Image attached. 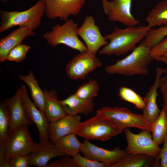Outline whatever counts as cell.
<instances>
[{"instance_id": "1", "label": "cell", "mask_w": 167, "mask_h": 167, "mask_svg": "<svg viewBox=\"0 0 167 167\" xmlns=\"http://www.w3.org/2000/svg\"><path fill=\"white\" fill-rule=\"evenodd\" d=\"M151 29L148 26L128 27L124 29L116 27L111 33L105 36L109 41L99 53L108 56L125 54L132 51L136 45L144 39Z\"/></svg>"}, {"instance_id": "2", "label": "cell", "mask_w": 167, "mask_h": 167, "mask_svg": "<svg viewBox=\"0 0 167 167\" xmlns=\"http://www.w3.org/2000/svg\"><path fill=\"white\" fill-rule=\"evenodd\" d=\"M150 49L143 41L126 57L117 60L114 64L106 66L105 72L109 74L126 76L148 75V66L154 59Z\"/></svg>"}, {"instance_id": "3", "label": "cell", "mask_w": 167, "mask_h": 167, "mask_svg": "<svg viewBox=\"0 0 167 167\" xmlns=\"http://www.w3.org/2000/svg\"><path fill=\"white\" fill-rule=\"evenodd\" d=\"M45 10L44 0H39L32 7L24 11L1 10L0 32L16 26L25 27L35 30L40 26Z\"/></svg>"}, {"instance_id": "4", "label": "cell", "mask_w": 167, "mask_h": 167, "mask_svg": "<svg viewBox=\"0 0 167 167\" xmlns=\"http://www.w3.org/2000/svg\"><path fill=\"white\" fill-rule=\"evenodd\" d=\"M123 131L104 116L96 113L93 117L80 122L74 133L86 140L104 141L121 134Z\"/></svg>"}, {"instance_id": "5", "label": "cell", "mask_w": 167, "mask_h": 167, "mask_svg": "<svg viewBox=\"0 0 167 167\" xmlns=\"http://www.w3.org/2000/svg\"><path fill=\"white\" fill-rule=\"evenodd\" d=\"M78 25L72 19H69L62 25L58 24L53 26L51 31L45 33L43 36L53 47L63 44L80 53L88 52L86 45L78 36Z\"/></svg>"}, {"instance_id": "6", "label": "cell", "mask_w": 167, "mask_h": 167, "mask_svg": "<svg viewBox=\"0 0 167 167\" xmlns=\"http://www.w3.org/2000/svg\"><path fill=\"white\" fill-rule=\"evenodd\" d=\"M96 113L108 118L115 126L123 130L128 127H135L151 132L152 124L146 120L142 114L134 113L123 107H102Z\"/></svg>"}, {"instance_id": "7", "label": "cell", "mask_w": 167, "mask_h": 167, "mask_svg": "<svg viewBox=\"0 0 167 167\" xmlns=\"http://www.w3.org/2000/svg\"><path fill=\"white\" fill-rule=\"evenodd\" d=\"M28 125H22L10 134L0 147L3 149L7 160L18 155H29L36 148L38 144L32 138Z\"/></svg>"}, {"instance_id": "8", "label": "cell", "mask_w": 167, "mask_h": 167, "mask_svg": "<svg viewBox=\"0 0 167 167\" xmlns=\"http://www.w3.org/2000/svg\"><path fill=\"white\" fill-rule=\"evenodd\" d=\"M123 131L127 143L125 150L127 154H145L157 158L161 148L153 141L151 132L142 130L139 134H135L128 128Z\"/></svg>"}, {"instance_id": "9", "label": "cell", "mask_w": 167, "mask_h": 167, "mask_svg": "<svg viewBox=\"0 0 167 167\" xmlns=\"http://www.w3.org/2000/svg\"><path fill=\"white\" fill-rule=\"evenodd\" d=\"M101 62L88 52L80 53L67 64L65 73L70 79H83L90 72L102 66Z\"/></svg>"}, {"instance_id": "10", "label": "cell", "mask_w": 167, "mask_h": 167, "mask_svg": "<svg viewBox=\"0 0 167 167\" xmlns=\"http://www.w3.org/2000/svg\"><path fill=\"white\" fill-rule=\"evenodd\" d=\"M81 152L84 156L103 163L107 167H111L128 155L125 150L120 149L119 146L109 150L98 147L86 139L83 143Z\"/></svg>"}, {"instance_id": "11", "label": "cell", "mask_w": 167, "mask_h": 167, "mask_svg": "<svg viewBox=\"0 0 167 167\" xmlns=\"http://www.w3.org/2000/svg\"><path fill=\"white\" fill-rule=\"evenodd\" d=\"M45 5V14L51 19L58 17L67 21L69 17H75L80 13L86 0H44Z\"/></svg>"}, {"instance_id": "12", "label": "cell", "mask_w": 167, "mask_h": 167, "mask_svg": "<svg viewBox=\"0 0 167 167\" xmlns=\"http://www.w3.org/2000/svg\"><path fill=\"white\" fill-rule=\"evenodd\" d=\"M77 34L85 43L88 52L95 56L101 47L109 43L102 35L92 16L85 17L81 26L78 28Z\"/></svg>"}, {"instance_id": "13", "label": "cell", "mask_w": 167, "mask_h": 167, "mask_svg": "<svg viewBox=\"0 0 167 167\" xmlns=\"http://www.w3.org/2000/svg\"><path fill=\"white\" fill-rule=\"evenodd\" d=\"M21 87L22 102L26 114L29 120L38 129L40 142L49 141L50 122L44 113L41 111L31 100L25 86L22 85Z\"/></svg>"}, {"instance_id": "14", "label": "cell", "mask_w": 167, "mask_h": 167, "mask_svg": "<svg viewBox=\"0 0 167 167\" xmlns=\"http://www.w3.org/2000/svg\"><path fill=\"white\" fill-rule=\"evenodd\" d=\"M132 0H113L102 2L104 12L109 20L119 22L128 26L136 25L139 21L131 13Z\"/></svg>"}, {"instance_id": "15", "label": "cell", "mask_w": 167, "mask_h": 167, "mask_svg": "<svg viewBox=\"0 0 167 167\" xmlns=\"http://www.w3.org/2000/svg\"><path fill=\"white\" fill-rule=\"evenodd\" d=\"M22 93L21 87L13 96L4 101L10 114L9 135L21 125H31L32 123L26 114L22 102Z\"/></svg>"}, {"instance_id": "16", "label": "cell", "mask_w": 167, "mask_h": 167, "mask_svg": "<svg viewBox=\"0 0 167 167\" xmlns=\"http://www.w3.org/2000/svg\"><path fill=\"white\" fill-rule=\"evenodd\" d=\"M163 73L164 69L159 67L156 68L154 83L151 86L143 98L145 106L143 110L142 114L146 120L152 124L157 119L161 111L158 107L156 100L159 96L157 90L159 88L160 79Z\"/></svg>"}, {"instance_id": "17", "label": "cell", "mask_w": 167, "mask_h": 167, "mask_svg": "<svg viewBox=\"0 0 167 167\" xmlns=\"http://www.w3.org/2000/svg\"><path fill=\"white\" fill-rule=\"evenodd\" d=\"M81 117L66 114L54 121L50 122L49 140L54 144L58 139L74 133L79 125Z\"/></svg>"}, {"instance_id": "18", "label": "cell", "mask_w": 167, "mask_h": 167, "mask_svg": "<svg viewBox=\"0 0 167 167\" xmlns=\"http://www.w3.org/2000/svg\"><path fill=\"white\" fill-rule=\"evenodd\" d=\"M60 156H68L58 150L50 140L40 142L35 149L28 155L29 163L37 167H47L50 160Z\"/></svg>"}, {"instance_id": "19", "label": "cell", "mask_w": 167, "mask_h": 167, "mask_svg": "<svg viewBox=\"0 0 167 167\" xmlns=\"http://www.w3.org/2000/svg\"><path fill=\"white\" fill-rule=\"evenodd\" d=\"M33 31L25 27H19L8 35L0 39V62L6 60L9 52L17 45L22 43L26 37L34 36Z\"/></svg>"}, {"instance_id": "20", "label": "cell", "mask_w": 167, "mask_h": 167, "mask_svg": "<svg viewBox=\"0 0 167 167\" xmlns=\"http://www.w3.org/2000/svg\"><path fill=\"white\" fill-rule=\"evenodd\" d=\"M58 101L66 114L75 115L80 113L88 115L93 111L94 106L93 99H83L74 94Z\"/></svg>"}, {"instance_id": "21", "label": "cell", "mask_w": 167, "mask_h": 167, "mask_svg": "<svg viewBox=\"0 0 167 167\" xmlns=\"http://www.w3.org/2000/svg\"><path fill=\"white\" fill-rule=\"evenodd\" d=\"M45 97L44 113L50 122L56 121L66 115L59 103L56 91L53 89L43 91Z\"/></svg>"}, {"instance_id": "22", "label": "cell", "mask_w": 167, "mask_h": 167, "mask_svg": "<svg viewBox=\"0 0 167 167\" xmlns=\"http://www.w3.org/2000/svg\"><path fill=\"white\" fill-rule=\"evenodd\" d=\"M154 159L145 154H128L111 167H160V163Z\"/></svg>"}, {"instance_id": "23", "label": "cell", "mask_w": 167, "mask_h": 167, "mask_svg": "<svg viewBox=\"0 0 167 167\" xmlns=\"http://www.w3.org/2000/svg\"><path fill=\"white\" fill-rule=\"evenodd\" d=\"M73 133L60 138L54 144L57 149L68 156L73 157L81 152L83 143Z\"/></svg>"}, {"instance_id": "24", "label": "cell", "mask_w": 167, "mask_h": 167, "mask_svg": "<svg viewBox=\"0 0 167 167\" xmlns=\"http://www.w3.org/2000/svg\"><path fill=\"white\" fill-rule=\"evenodd\" d=\"M19 77L29 88L33 101L36 107L44 113L45 104L44 92L40 87L32 71L29 70L27 75H19Z\"/></svg>"}, {"instance_id": "25", "label": "cell", "mask_w": 167, "mask_h": 167, "mask_svg": "<svg viewBox=\"0 0 167 167\" xmlns=\"http://www.w3.org/2000/svg\"><path fill=\"white\" fill-rule=\"evenodd\" d=\"M145 20L151 28L167 25V0L158 2L151 10Z\"/></svg>"}, {"instance_id": "26", "label": "cell", "mask_w": 167, "mask_h": 167, "mask_svg": "<svg viewBox=\"0 0 167 167\" xmlns=\"http://www.w3.org/2000/svg\"><path fill=\"white\" fill-rule=\"evenodd\" d=\"M152 139L158 146L164 141L167 135V115L162 108L157 119L152 125Z\"/></svg>"}, {"instance_id": "27", "label": "cell", "mask_w": 167, "mask_h": 167, "mask_svg": "<svg viewBox=\"0 0 167 167\" xmlns=\"http://www.w3.org/2000/svg\"><path fill=\"white\" fill-rule=\"evenodd\" d=\"M100 89V87L97 81L94 79H91L79 86L74 94L83 99H92L98 96Z\"/></svg>"}, {"instance_id": "28", "label": "cell", "mask_w": 167, "mask_h": 167, "mask_svg": "<svg viewBox=\"0 0 167 167\" xmlns=\"http://www.w3.org/2000/svg\"><path fill=\"white\" fill-rule=\"evenodd\" d=\"M118 96L121 99L134 105L138 109L143 110L145 107L143 98L129 88L124 86L120 87Z\"/></svg>"}, {"instance_id": "29", "label": "cell", "mask_w": 167, "mask_h": 167, "mask_svg": "<svg viewBox=\"0 0 167 167\" xmlns=\"http://www.w3.org/2000/svg\"><path fill=\"white\" fill-rule=\"evenodd\" d=\"M167 36V25L161 26L157 28H151L143 42L151 49Z\"/></svg>"}, {"instance_id": "30", "label": "cell", "mask_w": 167, "mask_h": 167, "mask_svg": "<svg viewBox=\"0 0 167 167\" xmlns=\"http://www.w3.org/2000/svg\"><path fill=\"white\" fill-rule=\"evenodd\" d=\"M10 123L9 111L4 101L2 102L0 104V143L9 135Z\"/></svg>"}, {"instance_id": "31", "label": "cell", "mask_w": 167, "mask_h": 167, "mask_svg": "<svg viewBox=\"0 0 167 167\" xmlns=\"http://www.w3.org/2000/svg\"><path fill=\"white\" fill-rule=\"evenodd\" d=\"M31 46L29 45L20 43L9 52L6 56V60L18 63L21 62L24 60Z\"/></svg>"}, {"instance_id": "32", "label": "cell", "mask_w": 167, "mask_h": 167, "mask_svg": "<svg viewBox=\"0 0 167 167\" xmlns=\"http://www.w3.org/2000/svg\"><path fill=\"white\" fill-rule=\"evenodd\" d=\"M150 53L154 59L158 57L167 59V36L151 49Z\"/></svg>"}, {"instance_id": "33", "label": "cell", "mask_w": 167, "mask_h": 167, "mask_svg": "<svg viewBox=\"0 0 167 167\" xmlns=\"http://www.w3.org/2000/svg\"><path fill=\"white\" fill-rule=\"evenodd\" d=\"M72 159L79 167H107L103 163L92 161L83 156L79 153L73 157Z\"/></svg>"}, {"instance_id": "34", "label": "cell", "mask_w": 167, "mask_h": 167, "mask_svg": "<svg viewBox=\"0 0 167 167\" xmlns=\"http://www.w3.org/2000/svg\"><path fill=\"white\" fill-rule=\"evenodd\" d=\"M47 167H79L72 159L62 156L59 160L48 163Z\"/></svg>"}, {"instance_id": "35", "label": "cell", "mask_w": 167, "mask_h": 167, "mask_svg": "<svg viewBox=\"0 0 167 167\" xmlns=\"http://www.w3.org/2000/svg\"><path fill=\"white\" fill-rule=\"evenodd\" d=\"M10 167H29L28 155H18L13 156L9 159Z\"/></svg>"}, {"instance_id": "36", "label": "cell", "mask_w": 167, "mask_h": 167, "mask_svg": "<svg viewBox=\"0 0 167 167\" xmlns=\"http://www.w3.org/2000/svg\"><path fill=\"white\" fill-rule=\"evenodd\" d=\"M159 88L162 95L163 107L167 115V75L161 77L160 79Z\"/></svg>"}, {"instance_id": "37", "label": "cell", "mask_w": 167, "mask_h": 167, "mask_svg": "<svg viewBox=\"0 0 167 167\" xmlns=\"http://www.w3.org/2000/svg\"><path fill=\"white\" fill-rule=\"evenodd\" d=\"M162 148L155 160L158 162L161 159V167H167V135L163 142Z\"/></svg>"}, {"instance_id": "38", "label": "cell", "mask_w": 167, "mask_h": 167, "mask_svg": "<svg viewBox=\"0 0 167 167\" xmlns=\"http://www.w3.org/2000/svg\"><path fill=\"white\" fill-rule=\"evenodd\" d=\"M0 167H10L9 160H7L2 148L0 147Z\"/></svg>"}, {"instance_id": "39", "label": "cell", "mask_w": 167, "mask_h": 167, "mask_svg": "<svg viewBox=\"0 0 167 167\" xmlns=\"http://www.w3.org/2000/svg\"><path fill=\"white\" fill-rule=\"evenodd\" d=\"M154 59L157 61H160L164 63L166 65V67L164 69V73L167 75V59L162 57H158Z\"/></svg>"}, {"instance_id": "40", "label": "cell", "mask_w": 167, "mask_h": 167, "mask_svg": "<svg viewBox=\"0 0 167 167\" xmlns=\"http://www.w3.org/2000/svg\"><path fill=\"white\" fill-rule=\"evenodd\" d=\"M1 0L2 2H5L9 1V0Z\"/></svg>"}, {"instance_id": "41", "label": "cell", "mask_w": 167, "mask_h": 167, "mask_svg": "<svg viewBox=\"0 0 167 167\" xmlns=\"http://www.w3.org/2000/svg\"><path fill=\"white\" fill-rule=\"evenodd\" d=\"M102 2L107 1V0H101Z\"/></svg>"}]
</instances>
